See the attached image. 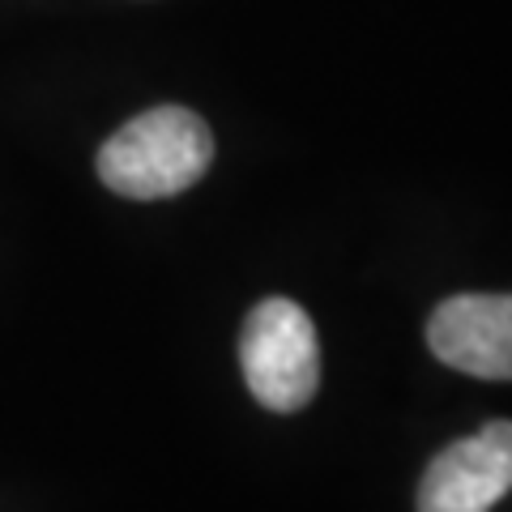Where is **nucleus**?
<instances>
[{"label": "nucleus", "instance_id": "nucleus-1", "mask_svg": "<svg viewBox=\"0 0 512 512\" xmlns=\"http://www.w3.org/2000/svg\"><path fill=\"white\" fill-rule=\"evenodd\" d=\"M214 163V133L188 107H154L111 133L99 150V180L133 201L175 197Z\"/></svg>", "mask_w": 512, "mask_h": 512}, {"label": "nucleus", "instance_id": "nucleus-2", "mask_svg": "<svg viewBox=\"0 0 512 512\" xmlns=\"http://www.w3.org/2000/svg\"><path fill=\"white\" fill-rule=\"evenodd\" d=\"M239 363H244L252 397L265 410H303L320 384V346L312 316L291 299L256 303L244 338H239Z\"/></svg>", "mask_w": 512, "mask_h": 512}, {"label": "nucleus", "instance_id": "nucleus-3", "mask_svg": "<svg viewBox=\"0 0 512 512\" xmlns=\"http://www.w3.org/2000/svg\"><path fill=\"white\" fill-rule=\"evenodd\" d=\"M512 491V423L448 444L419 483V512H491Z\"/></svg>", "mask_w": 512, "mask_h": 512}, {"label": "nucleus", "instance_id": "nucleus-4", "mask_svg": "<svg viewBox=\"0 0 512 512\" xmlns=\"http://www.w3.org/2000/svg\"><path fill=\"white\" fill-rule=\"evenodd\" d=\"M440 363L478 380H512V295H453L427 320Z\"/></svg>", "mask_w": 512, "mask_h": 512}]
</instances>
